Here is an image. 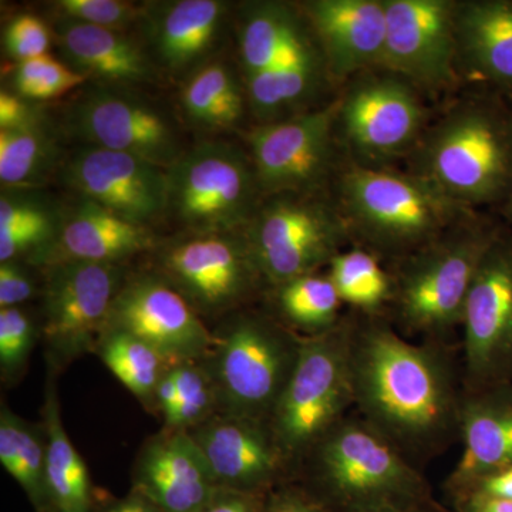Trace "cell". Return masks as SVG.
<instances>
[{
	"instance_id": "d4e9b609",
	"label": "cell",
	"mask_w": 512,
	"mask_h": 512,
	"mask_svg": "<svg viewBox=\"0 0 512 512\" xmlns=\"http://www.w3.org/2000/svg\"><path fill=\"white\" fill-rule=\"evenodd\" d=\"M330 79L311 28L265 72L244 79L248 107L259 124L303 113Z\"/></svg>"
},
{
	"instance_id": "5b68a950",
	"label": "cell",
	"mask_w": 512,
	"mask_h": 512,
	"mask_svg": "<svg viewBox=\"0 0 512 512\" xmlns=\"http://www.w3.org/2000/svg\"><path fill=\"white\" fill-rule=\"evenodd\" d=\"M301 336L271 316L235 312L212 332L205 366L217 390L220 413L269 421L291 379Z\"/></svg>"
},
{
	"instance_id": "7c38bea8",
	"label": "cell",
	"mask_w": 512,
	"mask_h": 512,
	"mask_svg": "<svg viewBox=\"0 0 512 512\" xmlns=\"http://www.w3.org/2000/svg\"><path fill=\"white\" fill-rule=\"evenodd\" d=\"M39 335L49 362L62 369L93 353L111 305L126 281L124 265L62 262L43 266Z\"/></svg>"
},
{
	"instance_id": "4316f807",
	"label": "cell",
	"mask_w": 512,
	"mask_h": 512,
	"mask_svg": "<svg viewBox=\"0 0 512 512\" xmlns=\"http://www.w3.org/2000/svg\"><path fill=\"white\" fill-rule=\"evenodd\" d=\"M458 430L464 450L453 474L464 488L476 478L512 467V404L487 396L461 402Z\"/></svg>"
},
{
	"instance_id": "9c48e42d",
	"label": "cell",
	"mask_w": 512,
	"mask_h": 512,
	"mask_svg": "<svg viewBox=\"0 0 512 512\" xmlns=\"http://www.w3.org/2000/svg\"><path fill=\"white\" fill-rule=\"evenodd\" d=\"M308 456L320 487L353 512L406 504L423 490L402 451L365 420H340Z\"/></svg>"
},
{
	"instance_id": "52a82bcc",
	"label": "cell",
	"mask_w": 512,
	"mask_h": 512,
	"mask_svg": "<svg viewBox=\"0 0 512 512\" xmlns=\"http://www.w3.org/2000/svg\"><path fill=\"white\" fill-rule=\"evenodd\" d=\"M245 237L265 284L274 288L319 272L352 242L335 197L326 192L265 197Z\"/></svg>"
},
{
	"instance_id": "7bdbcfd3",
	"label": "cell",
	"mask_w": 512,
	"mask_h": 512,
	"mask_svg": "<svg viewBox=\"0 0 512 512\" xmlns=\"http://www.w3.org/2000/svg\"><path fill=\"white\" fill-rule=\"evenodd\" d=\"M37 123H40L39 116L26 99L16 93H0V130L35 126Z\"/></svg>"
},
{
	"instance_id": "f546056e",
	"label": "cell",
	"mask_w": 512,
	"mask_h": 512,
	"mask_svg": "<svg viewBox=\"0 0 512 512\" xmlns=\"http://www.w3.org/2000/svg\"><path fill=\"white\" fill-rule=\"evenodd\" d=\"M181 101L188 119L210 130L237 127L248 106L244 82L222 62L205 63L192 72Z\"/></svg>"
},
{
	"instance_id": "b9f144b4",
	"label": "cell",
	"mask_w": 512,
	"mask_h": 512,
	"mask_svg": "<svg viewBox=\"0 0 512 512\" xmlns=\"http://www.w3.org/2000/svg\"><path fill=\"white\" fill-rule=\"evenodd\" d=\"M36 281L23 261L0 264V309L19 308L36 295Z\"/></svg>"
},
{
	"instance_id": "5bb4252c",
	"label": "cell",
	"mask_w": 512,
	"mask_h": 512,
	"mask_svg": "<svg viewBox=\"0 0 512 512\" xmlns=\"http://www.w3.org/2000/svg\"><path fill=\"white\" fill-rule=\"evenodd\" d=\"M67 124L87 146L131 154L165 171L184 154L173 120L127 87L89 90L69 110Z\"/></svg>"
},
{
	"instance_id": "277c9868",
	"label": "cell",
	"mask_w": 512,
	"mask_h": 512,
	"mask_svg": "<svg viewBox=\"0 0 512 512\" xmlns=\"http://www.w3.org/2000/svg\"><path fill=\"white\" fill-rule=\"evenodd\" d=\"M504 229V222L476 211L403 258L393 299L400 322L429 335L461 326L478 266Z\"/></svg>"
},
{
	"instance_id": "603a6c76",
	"label": "cell",
	"mask_w": 512,
	"mask_h": 512,
	"mask_svg": "<svg viewBox=\"0 0 512 512\" xmlns=\"http://www.w3.org/2000/svg\"><path fill=\"white\" fill-rule=\"evenodd\" d=\"M457 69L512 104V0L456 3Z\"/></svg>"
},
{
	"instance_id": "ffe728a7",
	"label": "cell",
	"mask_w": 512,
	"mask_h": 512,
	"mask_svg": "<svg viewBox=\"0 0 512 512\" xmlns=\"http://www.w3.org/2000/svg\"><path fill=\"white\" fill-rule=\"evenodd\" d=\"M301 8L330 79L348 83L382 69L387 15L384 0H309Z\"/></svg>"
},
{
	"instance_id": "d6a6232c",
	"label": "cell",
	"mask_w": 512,
	"mask_h": 512,
	"mask_svg": "<svg viewBox=\"0 0 512 512\" xmlns=\"http://www.w3.org/2000/svg\"><path fill=\"white\" fill-rule=\"evenodd\" d=\"M275 303L286 326L308 336L335 329L343 305L329 275L319 272L299 276L275 288Z\"/></svg>"
},
{
	"instance_id": "f907efd6",
	"label": "cell",
	"mask_w": 512,
	"mask_h": 512,
	"mask_svg": "<svg viewBox=\"0 0 512 512\" xmlns=\"http://www.w3.org/2000/svg\"><path fill=\"white\" fill-rule=\"evenodd\" d=\"M365 512H419L410 510L409 507H406V504H390L383 505V507L375 508V510H369Z\"/></svg>"
},
{
	"instance_id": "74e56055",
	"label": "cell",
	"mask_w": 512,
	"mask_h": 512,
	"mask_svg": "<svg viewBox=\"0 0 512 512\" xmlns=\"http://www.w3.org/2000/svg\"><path fill=\"white\" fill-rule=\"evenodd\" d=\"M39 335V323L22 308L0 309V375L16 382L28 366Z\"/></svg>"
},
{
	"instance_id": "4fadbf2b",
	"label": "cell",
	"mask_w": 512,
	"mask_h": 512,
	"mask_svg": "<svg viewBox=\"0 0 512 512\" xmlns=\"http://www.w3.org/2000/svg\"><path fill=\"white\" fill-rule=\"evenodd\" d=\"M156 274L201 318L237 312L265 282L245 232L188 234L168 242L158 249Z\"/></svg>"
},
{
	"instance_id": "f35d334b",
	"label": "cell",
	"mask_w": 512,
	"mask_h": 512,
	"mask_svg": "<svg viewBox=\"0 0 512 512\" xmlns=\"http://www.w3.org/2000/svg\"><path fill=\"white\" fill-rule=\"evenodd\" d=\"M55 8L60 18L120 32L143 20L146 13V6L123 0H59Z\"/></svg>"
},
{
	"instance_id": "ab89813d",
	"label": "cell",
	"mask_w": 512,
	"mask_h": 512,
	"mask_svg": "<svg viewBox=\"0 0 512 512\" xmlns=\"http://www.w3.org/2000/svg\"><path fill=\"white\" fill-rule=\"evenodd\" d=\"M63 214L40 198L22 192H6L0 198V229L59 228Z\"/></svg>"
},
{
	"instance_id": "7dc6e473",
	"label": "cell",
	"mask_w": 512,
	"mask_h": 512,
	"mask_svg": "<svg viewBox=\"0 0 512 512\" xmlns=\"http://www.w3.org/2000/svg\"><path fill=\"white\" fill-rule=\"evenodd\" d=\"M100 512H161L156 505L148 501L144 495L131 490L126 497L110 501Z\"/></svg>"
},
{
	"instance_id": "cb8c5ba5",
	"label": "cell",
	"mask_w": 512,
	"mask_h": 512,
	"mask_svg": "<svg viewBox=\"0 0 512 512\" xmlns=\"http://www.w3.org/2000/svg\"><path fill=\"white\" fill-rule=\"evenodd\" d=\"M227 13V3L220 0L146 6L143 20L154 62L174 74L195 72L217 45Z\"/></svg>"
},
{
	"instance_id": "ac0fdd59",
	"label": "cell",
	"mask_w": 512,
	"mask_h": 512,
	"mask_svg": "<svg viewBox=\"0 0 512 512\" xmlns=\"http://www.w3.org/2000/svg\"><path fill=\"white\" fill-rule=\"evenodd\" d=\"M63 181L82 200L144 227L168 212L167 171L131 154L84 144L64 165Z\"/></svg>"
},
{
	"instance_id": "6da1fadb",
	"label": "cell",
	"mask_w": 512,
	"mask_h": 512,
	"mask_svg": "<svg viewBox=\"0 0 512 512\" xmlns=\"http://www.w3.org/2000/svg\"><path fill=\"white\" fill-rule=\"evenodd\" d=\"M350 369L363 420L403 454L434 450L458 429L463 400L437 350L367 322L350 333Z\"/></svg>"
},
{
	"instance_id": "30bf717a",
	"label": "cell",
	"mask_w": 512,
	"mask_h": 512,
	"mask_svg": "<svg viewBox=\"0 0 512 512\" xmlns=\"http://www.w3.org/2000/svg\"><path fill=\"white\" fill-rule=\"evenodd\" d=\"M340 97L248 134L249 157L262 195L325 194L348 158L340 146Z\"/></svg>"
},
{
	"instance_id": "8d00e7d4",
	"label": "cell",
	"mask_w": 512,
	"mask_h": 512,
	"mask_svg": "<svg viewBox=\"0 0 512 512\" xmlns=\"http://www.w3.org/2000/svg\"><path fill=\"white\" fill-rule=\"evenodd\" d=\"M86 77L74 72L50 55L33 57L16 64L13 86L26 100H50L86 83Z\"/></svg>"
},
{
	"instance_id": "ba28073f",
	"label": "cell",
	"mask_w": 512,
	"mask_h": 512,
	"mask_svg": "<svg viewBox=\"0 0 512 512\" xmlns=\"http://www.w3.org/2000/svg\"><path fill=\"white\" fill-rule=\"evenodd\" d=\"M167 175L168 212L188 234L245 232L264 200L251 157L234 144H198Z\"/></svg>"
},
{
	"instance_id": "681fc988",
	"label": "cell",
	"mask_w": 512,
	"mask_h": 512,
	"mask_svg": "<svg viewBox=\"0 0 512 512\" xmlns=\"http://www.w3.org/2000/svg\"><path fill=\"white\" fill-rule=\"evenodd\" d=\"M497 211L501 218H503L504 224L512 231V183L507 198H505L503 205Z\"/></svg>"
},
{
	"instance_id": "f6af8a7d",
	"label": "cell",
	"mask_w": 512,
	"mask_h": 512,
	"mask_svg": "<svg viewBox=\"0 0 512 512\" xmlns=\"http://www.w3.org/2000/svg\"><path fill=\"white\" fill-rule=\"evenodd\" d=\"M470 494L497 500L512 501V467L501 468L493 473L484 474L464 487Z\"/></svg>"
},
{
	"instance_id": "44dd1931",
	"label": "cell",
	"mask_w": 512,
	"mask_h": 512,
	"mask_svg": "<svg viewBox=\"0 0 512 512\" xmlns=\"http://www.w3.org/2000/svg\"><path fill=\"white\" fill-rule=\"evenodd\" d=\"M131 490L161 512H200L221 488L190 433L163 429L141 447Z\"/></svg>"
},
{
	"instance_id": "f1b7e54d",
	"label": "cell",
	"mask_w": 512,
	"mask_h": 512,
	"mask_svg": "<svg viewBox=\"0 0 512 512\" xmlns=\"http://www.w3.org/2000/svg\"><path fill=\"white\" fill-rule=\"evenodd\" d=\"M309 29L299 6L247 3L239 13L238 45L244 79L274 66Z\"/></svg>"
},
{
	"instance_id": "484cf974",
	"label": "cell",
	"mask_w": 512,
	"mask_h": 512,
	"mask_svg": "<svg viewBox=\"0 0 512 512\" xmlns=\"http://www.w3.org/2000/svg\"><path fill=\"white\" fill-rule=\"evenodd\" d=\"M55 37L69 66L87 80L127 87L153 79L151 56L120 30L60 18Z\"/></svg>"
},
{
	"instance_id": "9a60e30c",
	"label": "cell",
	"mask_w": 512,
	"mask_h": 512,
	"mask_svg": "<svg viewBox=\"0 0 512 512\" xmlns=\"http://www.w3.org/2000/svg\"><path fill=\"white\" fill-rule=\"evenodd\" d=\"M456 0H384L387 15L382 69L421 93H443L460 82Z\"/></svg>"
},
{
	"instance_id": "7402d4cb",
	"label": "cell",
	"mask_w": 512,
	"mask_h": 512,
	"mask_svg": "<svg viewBox=\"0 0 512 512\" xmlns=\"http://www.w3.org/2000/svg\"><path fill=\"white\" fill-rule=\"evenodd\" d=\"M154 247L156 237L150 227L124 220L94 202L80 200L63 215L55 239L29 264L36 268L62 262L124 265Z\"/></svg>"
},
{
	"instance_id": "e575fe53",
	"label": "cell",
	"mask_w": 512,
	"mask_h": 512,
	"mask_svg": "<svg viewBox=\"0 0 512 512\" xmlns=\"http://www.w3.org/2000/svg\"><path fill=\"white\" fill-rule=\"evenodd\" d=\"M55 141L42 124L0 130V181L3 188H29L42 183L56 163Z\"/></svg>"
},
{
	"instance_id": "3957f363",
	"label": "cell",
	"mask_w": 512,
	"mask_h": 512,
	"mask_svg": "<svg viewBox=\"0 0 512 512\" xmlns=\"http://www.w3.org/2000/svg\"><path fill=\"white\" fill-rule=\"evenodd\" d=\"M333 187L352 241L373 254L406 258L476 212L454 204L409 171L390 167L348 160Z\"/></svg>"
},
{
	"instance_id": "2e32d148",
	"label": "cell",
	"mask_w": 512,
	"mask_h": 512,
	"mask_svg": "<svg viewBox=\"0 0 512 512\" xmlns=\"http://www.w3.org/2000/svg\"><path fill=\"white\" fill-rule=\"evenodd\" d=\"M461 326L473 386L507 375L512 369V231L507 225L478 266Z\"/></svg>"
},
{
	"instance_id": "bcb514c9",
	"label": "cell",
	"mask_w": 512,
	"mask_h": 512,
	"mask_svg": "<svg viewBox=\"0 0 512 512\" xmlns=\"http://www.w3.org/2000/svg\"><path fill=\"white\" fill-rule=\"evenodd\" d=\"M264 512H320V510L298 491L282 490L269 498Z\"/></svg>"
},
{
	"instance_id": "4dcf8cb0",
	"label": "cell",
	"mask_w": 512,
	"mask_h": 512,
	"mask_svg": "<svg viewBox=\"0 0 512 512\" xmlns=\"http://www.w3.org/2000/svg\"><path fill=\"white\" fill-rule=\"evenodd\" d=\"M0 464L28 495L37 512H49L46 493V440L42 424L29 423L0 407Z\"/></svg>"
},
{
	"instance_id": "c3c4849f",
	"label": "cell",
	"mask_w": 512,
	"mask_h": 512,
	"mask_svg": "<svg viewBox=\"0 0 512 512\" xmlns=\"http://www.w3.org/2000/svg\"><path fill=\"white\" fill-rule=\"evenodd\" d=\"M461 512H512V501L470 494L464 500Z\"/></svg>"
},
{
	"instance_id": "83f0119b",
	"label": "cell",
	"mask_w": 512,
	"mask_h": 512,
	"mask_svg": "<svg viewBox=\"0 0 512 512\" xmlns=\"http://www.w3.org/2000/svg\"><path fill=\"white\" fill-rule=\"evenodd\" d=\"M56 370L47 377L42 427L46 440V493L49 512H94L89 468L64 429Z\"/></svg>"
},
{
	"instance_id": "ee69618b",
	"label": "cell",
	"mask_w": 512,
	"mask_h": 512,
	"mask_svg": "<svg viewBox=\"0 0 512 512\" xmlns=\"http://www.w3.org/2000/svg\"><path fill=\"white\" fill-rule=\"evenodd\" d=\"M265 504L256 494L221 488L200 512H264Z\"/></svg>"
},
{
	"instance_id": "8fae6325",
	"label": "cell",
	"mask_w": 512,
	"mask_h": 512,
	"mask_svg": "<svg viewBox=\"0 0 512 512\" xmlns=\"http://www.w3.org/2000/svg\"><path fill=\"white\" fill-rule=\"evenodd\" d=\"M339 97L340 146L352 163L389 167L409 157L430 123L420 90L387 70L353 77Z\"/></svg>"
},
{
	"instance_id": "d6986e66",
	"label": "cell",
	"mask_w": 512,
	"mask_h": 512,
	"mask_svg": "<svg viewBox=\"0 0 512 512\" xmlns=\"http://www.w3.org/2000/svg\"><path fill=\"white\" fill-rule=\"evenodd\" d=\"M188 433L225 490L261 495L289 463L268 421L218 413Z\"/></svg>"
},
{
	"instance_id": "8992f818",
	"label": "cell",
	"mask_w": 512,
	"mask_h": 512,
	"mask_svg": "<svg viewBox=\"0 0 512 512\" xmlns=\"http://www.w3.org/2000/svg\"><path fill=\"white\" fill-rule=\"evenodd\" d=\"M350 333L352 328L338 325L302 340L291 379L268 421L289 463L308 456L355 404Z\"/></svg>"
},
{
	"instance_id": "e0dca14e",
	"label": "cell",
	"mask_w": 512,
	"mask_h": 512,
	"mask_svg": "<svg viewBox=\"0 0 512 512\" xmlns=\"http://www.w3.org/2000/svg\"><path fill=\"white\" fill-rule=\"evenodd\" d=\"M104 330L126 332L173 362L204 359L212 343L201 316L156 272L127 276Z\"/></svg>"
},
{
	"instance_id": "60d3db41",
	"label": "cell",
	"mask_w": 512,
	"mask_h": 512,
	"mask_svg": "<svg viewBox=\"0 0 512 512\" xmlns=\"http://www.w3.org/2000/svg\"><path fill=\"white\" fill-rule=\"evenodd\" d=\"M3 45L8 56L18 63L47 55L50 45L49 28L36 16H16L5 30Z\"/></svg>"
},
{
	"instance_id": "7a4b0ae2",
	"label": "cell",
	"mask_w": 512,
	"mask_h": 512,
	"mask_svg": "<svg viewBox=\"0 0 512 512\" xmlns=\"http://www.w3.org/2000/svg\"><path fill=\"white\" fill-rule=\"evenodd\" d=\"M407 161L410 174L454 204L498 210L512 183V104L483 90L466 94L430 121Z\"/></svg>"
},
{
	"instance_id": "1f68e13d",
	"label": "cell",
	"mask_w": 512,
	"mask_h": 512,
	"mask_svg": "<svg viewBox=\"0 0 512 512\" xmlns=\"http://www.w3.org/2000/svg\"><path fill=\"white\" fill-rule=\"evenodd\" d=\"M94 353L144 406H150L158 383L175 363L153 346L120 330H104Z\"/></svg>"
},
{
	"instance_id": "836d02e7",
	"label": "cell",
	"mask_w": 512,
	"mask_h": 512,
	"mask_svg": "<svg viewBox=\"0 0 512 512\" xmlns=\"http://www.w3.org/2000/svg\"><path fill=\"white\" fill-rule=\"evenodd\" d=\"M328 275L343 303L369 313L393 302L396 284L369 249L356 247L340 252L330 262Z\"/></svg>"
},
{
	"instance_id": "d590c367",
	"label": "cell",
	"mask_w": 512,
	"mask_h": 512,
	"mask_svg": "<svg viewBox=\"0 0 512 512\" xmlns=\"http://www.w3.org/2000/svg\"><path fill=\"white\" fill-rule=\"evenodd\" d=\"M175 403L161 416L163 429L190 431L220 413L217 390L204 360H181L168 369Z\"/></svg>"
}]
</instances>
